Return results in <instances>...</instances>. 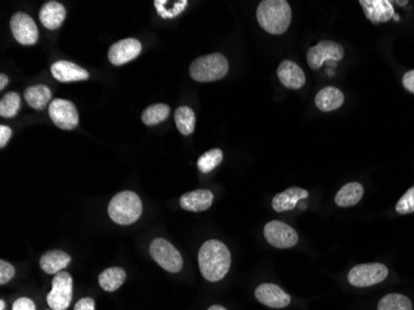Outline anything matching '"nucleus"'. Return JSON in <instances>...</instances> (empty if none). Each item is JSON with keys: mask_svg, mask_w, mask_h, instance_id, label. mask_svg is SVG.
<instances>
[{"mask_svg": "<svg viewBox=\"0 0 414 310\" xmlns=\"http://www.w3.org/2000/svg\"><path fill=\"white\" fill-rule=\"evenodd\" d=\"M125 278H127V273L123 268L111 267L104 269L99 274L98 283L106 292H116L117 289L122 287V284L125 282Z\"/></svg>", "mask_w": 414, "mask_h": 310, "instance_id": "obj_24", "label": "nucleus"}, {"mask_svg": "<svg viewBox=\"0 0 414 310\" xmlns=\"http://www.w3.org/2000/svg\"><path fill=\"white\" fill-rule=\"evenodd\" d=\"M309 196L307 190L301 187H289L284 191L275 195L272 200V208L275 213H285L296 209V205L301 200H304Z\"/></svg>", "mask_w": 414, "mask_h": 310, "instance_id": "obj_18", "label": "nucleus"}, {"mask_svg": "<svg viewBox=\"0 0 414 310\" xmlns=\"http://www.w3.org/2000/svg\"><path fill=\"white\" fill-rule=\"evenodd\" d=\"M209 310H227L226 308H223V306H221V305H212L209 308Z\"/></svg>", "mask_w": 414, "mask_h": 310, "instance_id": "obj_38", "label": "nucleus"}, {"mask_svg": "<svg viewBox=\"0 0 414 310\" xmlns=\"http://www.w3.org/2000/svg\"><path fill=\"white\" fill-rule=\"evenodd\" d=\"M361 6L368 20L373 24L386 22L394 18V8L389 0H361Z\"/></svg>", "mask_w": 414, "mask_h": 310, "instance_id": "obj_14", "label": "nucleus"}, {"mask_svg": "<svg viewBox=\"0 0 414 310\" xmlns=\"http://www.w3.org/2000/svg\"><path fill=\"white\" fill-rule=\"evenodd\" d=\"M11 310H36L35 303L30 298H19L13 303V309Z\"/></svg>", "mask_w": 414, "mask_h": 310, "instance_id": "obj_33", "label": "nucleus"}, {"mask_svg": "<svg viewBox=\"0 0 414 310\" xmlns=\"http://www.w3.org/2000/svg\"><path fill=\"white\" fill-rule=\"evenodd\" d=\"M201 274L209 282H219L231 267V253L226 245L219 240L205 242L199 251Z\"/></svg>", "mask_w": 414, "mask_h": 310, "instance_id": "obj_1", "label": "nucleus"}, {"mask_svg": "<svg viewBox=\"0 0 414 310\" xmlns=\"http://www.w3.org/2000/svg\"><path fill=\"white\" fill-rule=\"evenodd\" d=\"M11 138V129L6 126H0V148H4Z\"/></svg>", "mask_w": 414, "mask_h": 310, "instance_id": "obj_36", "label": "nucleus"}, {"mask_svg": "<svg viewBox=\"0 0 414 310\" xmlns=\"http://www.w3.org/2000/svg\"><path fill=\"white\" fill-rule=\"evenodd\" d=\"M142 53V43L137 39L130 38L113 43L108 51V59L114 66H122L137 59Z\"/></svg>", "mask_w": 414, "mask_h": 310, "instance_id": "obj_12", "label": "nucleus"}, {"mask_svg": "<svg viewBox=\"0 0 414 310\" xmlns=\"http://www.w3.org/2000/svg\"><path fill=\"white\" fill-rule=\"evenodd\" d=\"M74 295V279L70 273L60 272L55 274L53 288L46 300L53 310H66L70 306Z\"/></svg>", "mask_w": 414, "mask_h": 310, "instance_id": "obj_6", "label": "nucleus"}, {"mask_svg": "<svg viewBox=\"0 0 414 310\" xmlns=\"http://www.w3.org/2000/svg\"><path fill=\"white\" fill-rule=\"evenodd\" d=\"M149 253L151 258L167 272L178 273L183 269V257L165 238L153 240L149 246Z\"/></svg>", "mask_w": 414, "mask_h": 310, "instance_id": "obj_5", "label": "nucleus"}, {"mask_svg": "<svg viewBox=\"0 0 414 310\" xmlns=\"http://www.w3.org/2000/svg\"><path fill=\"white\" fill-rule=\"evenodd\" d=\"M257 20L265 32L282 35L291 25V6L285 0H263L257 9Z\"/></svg>", "mask_w": 414, "mask_h": 310, "instance_id": "obj_2", "label": "nucleus"}, {"mask_svg": "<svg viewBox=\"0 0 414 310\" xmlns=\"http://www.w3.org/2000/svg\"><path fill=\"white\" fill-rule=\"evenodd\" d=\"M51 95L53 93H51V90L48 86H30L25 90L24 98H25V101L30 107L41 111L51 101Z\"/></svg>", "mask_w": 414, "mask_h": 310, "instance_id": "obj_23", "label": "nucleus"}, {"mask_svg": "<svg viewBox=\"0 0 414 310\" xmlns=\"http://www.w3.org/2000/svg\"><path fill=\"white\" fill-rule=\"evenodd\" d=\"M402 82H403L404 88L407 91L414 93V70L406 72L403 79H402Z\"/></svg>", "mask_w": 414, "mask_h": 310, "instance_id": "obj_35", "label": "nucleus"}, {"mask_svg": "<svg viewBox=\"0 0 414 310\" xmlns=\"http://www.w3.org/2000/svg\"><path fill=\"white\" fill-rule=\"evenodd\" d=\"M256 298L259 303L267 305L269 308L280 309L291 304V295L285 293L283 289L277 284L263 283L257 287L254 292Z\"/></svg>", "mask_w": 414, "mask_h": 310, "instance_id": "obj_13", "label": "nucleus"}, {"mask_svg": "<svg viewBox=\"0 0 414 310\" xmlns=\"http://www.w3.org/2000/svg\"><path fill=\"white\" fill-rule=\"evenodd\" d=\"M13 36L22 45H34L39 40V30L33 18L25 13L14 14L11 20Z\"/></svg>", "mask_w": 414, "mask_h": 310, "instance_id": "obj_11", "label": "nucleus"}, {"mask_svg": "<svg viewBox=\"0 0 414 310\" xmlns=\"http://www.w3.org/2000/svg\"><path fill=\"white\" fill-rule=\"evenodd\" d=\"M228 61L222 54H210L194 60L190 66V76L196 82H214L223 79L228 72Z\"/></svg>", "mask_w": 414, "mask_h": 310, "instance_id": "obj_4", "label": "nucleus"}, {"mask_svg": "<svg viewBox=\"0 0 414 310\" xmlns=\"http://www.w3.org/2000/svg\"><path fill=\"white\" fill-rule=\"evenodd\" d=\"M20 109V97L17 92H9L0 101V116L13 118L17 116Z\"/></svg>", "mask_w": 414, "mask_h": 310, "instance_id": "obj_29", "label": "nucleus"}, {"mask_svg": "<svg viewBox=\"0 0 414 310\" xmlns=\"http://www.w3.org/2000/svg\"><path fill=\"white\" fill-rule=\"evenodd\" d=\"M222 159H223L222 150L217 149V148L209 150L200 156L199 161H198V168L201 173L207 174L220 166Z\"/></svg>", "mask_w": 414, "mask_h": 310, "instance_id": "obj_28", "label": "nucleus"}, {"mask_svg": "<svg viewBox=\"0 0 414 310\" xmlns=\"http://www.w3.org/2000/svg\"><path fill=\"white\" fill-rule=\"evenodd\" d=\"M396 211L398 214L407 215L414 213V187L407 190L403 196L399 198L396 205Z\"/></svg>", "mask_w": 414, "mask_h": 310, "instance_id": "obj_31", "label": "nucleus"}, {"mask_svg": "<svg viewBox=\"0 0 414 310\" xmlns=\"http://www.w3.org/2000/svg\"><path fill=\"white\" fill-rule=\"evenodd\" d=\"M169 114H170V107L167 105L156 103L144 109V112L142 114V121L146 126L151 127L167 121Z\"/></svg>", "mask_w": 414, "mask_h": 310, "instance_id": "obj_26", "label": "nucleus"}, {"mask_svg": "<svg viewBox=\"0 0 414 310\" xmlns=\"http://www.w3.org/2000/svg\"><path fill=\"white\" fill-rule=\"evenodd\" d=\"M174 119H175L179 132L183 135H190V134L194 133L196 116H195L193 108L188 107V106L179 107L174 113Z\"/></svg>", "mask_w": 414, "mask_h": 310, "instance_id": "obj_25", "label": "nucleus"}, {"mask_svg": "<svg viewBox=\"0 0 414 310\" xmlns=\"http://www.w3.org/2000/svg\"><path fill=\"white\" fill-rule=\"evenodd\" d=\"M6 309V302H4V300L1 299L0 300V310H4Z\"/></svg>", "mask_w": 414, "mask_h": 310, "instance_id": "obj_39", "label": "nucleus"}, {"mask_svg": "<svg viewBox=\"0 0 414 310\" xmlns=\"http://www.w3.org/2000/svg\"><path fill=\"white\" fill-rule=\"evenodd\" d=\"M264 237L268 242L277 248H291L298 243V234L296 231L287 225L282 221H270L264 227Z\"/></svg>", "mask_w": 414, "mask_h": 310, "instance_id": "obj_10", "label": "nucleus"}, {"mask_svg": "<svg viewBox=\"0 0 414 310\" xmlns=\"http://www.w3.org/2000/svg\"><path fill=\"white\" fill-rule=\"evenodd\" d=\"M154 6L163 19H172L183 13L184 9L188 6V1L186 0L174 1V6H169L167 0H156Z\"/></svg>", "mask_w": 414, "mask_h": 310, "instance_id": "obj_30", "label": "nucleus"}, {"mask_svg": "<svg viewBox=\"0 0 414 310\" xmlns=\"http://www.w3.org/2000/svg\"><path fill=\"white\" fill-rule=\"evenodd\" d=\"M71 256L66 252L54 250L46 252L40 258V267L48 274H57L62 272L70 264Z\"/></svg>", "mask_w": 414, "mask_h": 310, "instance_id": "obj_21", "label": "nucleus"}, {"mask_svg": "<svg viewBox=\"0 0 414 310\" xmlns=\"http://www.w3.org/2000/svg\"><path fill=\"white\" fill-rule=\"evenodd\" d=\"M8 83H9V77L6 74H1L0 75V90H4Z\"/></svg>", "mask_w": 414, "mask_h": 310, "instance_id": "obj_37", "label": "nucleus"}, {"mask_svg": "<svg viewBox=\"0 0 414 310\" xmlns=\"http://www.w3.org/2000/svg\"><path fill=\"white\" fill-rule=\"evenodd\" d=\"M277 75L282 85L291 90H299L305 85V74L299 65L293 62L291 60H285L278 67Z\"/></svg>", "mask_w": 414, "mask_h": 310, "instance_id": "obj_15", "label": "nucleus"}, {"mask_svg": "<svg viewBox=\"0 0 414 310\" xmlns=\"http://www.w3.org/2000/svg\"><path fill=\"white\" fill-rule=\"evenodd\" d=\"M214 203V194L210 190H194L190 193L184 194L180 198V206L190 213H201L210 209Z\"/></svg>", "mask_w": 414, "mask_h": 310, "instance_id": "obj_17", "label": "nucleus"}, {"mask_svg": "<svg viewBox=\"0 0 414 310\" xmlns=\"http://www.w3.org/2000/svg\"><path fill=\"white\" fill-rule=\"evenodd\" d=\"M377 310H413V304L408 297L391 293L380 300Z\"/></svg>", "mask_w": 414, "mask_h": 310, "instance_id": "obj_27", "label": "nucleus"}, {"mask_svg": "<svg viewBox=\"0 0 414 310\" xmlns=\"http://www.w3.org/2000/svg\"><path fill=\"white\" fill-rule=\"evenodd\" d=\"M49 116L55 126L64 130L76 128L80 119L75 105L62 98H56L50 103Z\"/></svg>", "mask_w": 414, "mask_h": 310, "instance_id": "obj_9", "label": "nucleus"}, {"mask_svg": "<svg viewBox=\"0 0 414 310\" xmlns=\"http://www.w3.org/2000/svg\"><path fill=\"white\" fill-rule=\"evenodd\" d=\"M14 276H15V268L13 267L11 263L1 260L0 261V284L4 285L8 282H11Z\"/></svg>", "mask_w": 414, "mask_h": 310, "instance_id": "obj_32", "label": "nucleus"}, {"mask_svg": "<svg viewBox=\"0 0 414 310\" xmlns=\"http://www.w3.org/2000/svg\"><path fill=\"white\" fill-rule=\"evenodd\" d=\"M388 269L382 263H365L355 266L349 272L350 284L359 288L371 287L387 278Z\"/></svg>", "mask_w": 414, "mask_h": 310, "instance_id": "obj_7", "label": "nucleus"}, {"mask_svg": "<svg viewBox=\"0 0 414 310\" xmlns=\"http://www.w3.org/2000/svg\"><path fill=\"white\" fill-rule=\"evenodd\" d=\"M39 16H40V22L43 27L49 30H56L62 25V22L65 20V6L60 4L57 1H48L46 4H43Z\"/></svg>", "mask_w": 414, "mask_h": 310, "instance_id": "obj_19", "label": "nucleus"}, {"mask_svg": "<svg viewBox=\"0 0 414 310\" xmlns=\"http://www.w3.org/2000/svg\"><path fill=\"white\" fill-rule=\"evenodd\" d=\"M344 55V48L340 43L325 40L309 48L307 55L308 65L312 70H319L326 61L338 62L343 60Z\"/></svg>", "mask_w": 414, "mask_h": 310, "instance_id": "obj_8", "label": "nucleus"}, {"mask_svg": "<svg viewBox=\"0 0 414 310\" xmlns=\"http://www.w3.org/2000/svg\"><path fill=\"white\" fill-rule=\"evenodd\" d=\"M51 74L56 80L64 83L86 81L90 79V74L81 66L71 61H57L51 66Z\"/></svg>", "mask_w": 414, "mask_h": 310, "instance_id": "obj_16", "label": "nucleus"}, {"mask_svg": "<svg viewBox=\"0 0 414 310\" xmlns=\"http://www.w3.org/2000/svg\"><path fill=\"white\" fill-rule=\"evenodd\" d=\"M143 213V203L139 196L133 191H122L114 195L108 205V215L116 224L132 225L139 220Z\"/></svg>", "mask_w": 414, "mask_h": 310, "instance_id": "obj_3", "label": "nucleus"}, {"mask_svg": "<svg viewBox=\"0 0 414 310\" xmlns=\"http://www.w3.org/2000/svg\"><path fill=\"white\" fill-rule=\"evenodd\" d=\"M74 310H96V303L92 298H82L76 303Z\"/></svg>", "mask_w": 414, "mask_h": 310, "instance_id": "obj_34", "label": "nucleus"}, {"mask_svg": "<svg viewBox=\"0 0 414 310\" xmlns=\"http://www.w3.org/2000/svg\"><path fill=\"white\" fill-rule=\"evenodd\" d=\"M364 196V187L360 182H349L341 187L335 196V203L340 208L355 206Z\"/></svg>", "mask_w": 414, "mask_h": 310, "instance_id": "obj_22", "label": "nucleus"}, {"mask_svg": "<svg viewBox=\"0 0 414 310\" xmlns=\"http://www.w3.org/2000/svg\"><path fill=\"white\" fill-rule=\"evenodd\" d=\"M345 96L336 87H325L315 97L317 107L323 112H333L344 105Z\"/></svg>", "mask_w": 414, "mask_h": 310, "instance_id": "obj_20", "label": "nucleus"}]
</instances>
